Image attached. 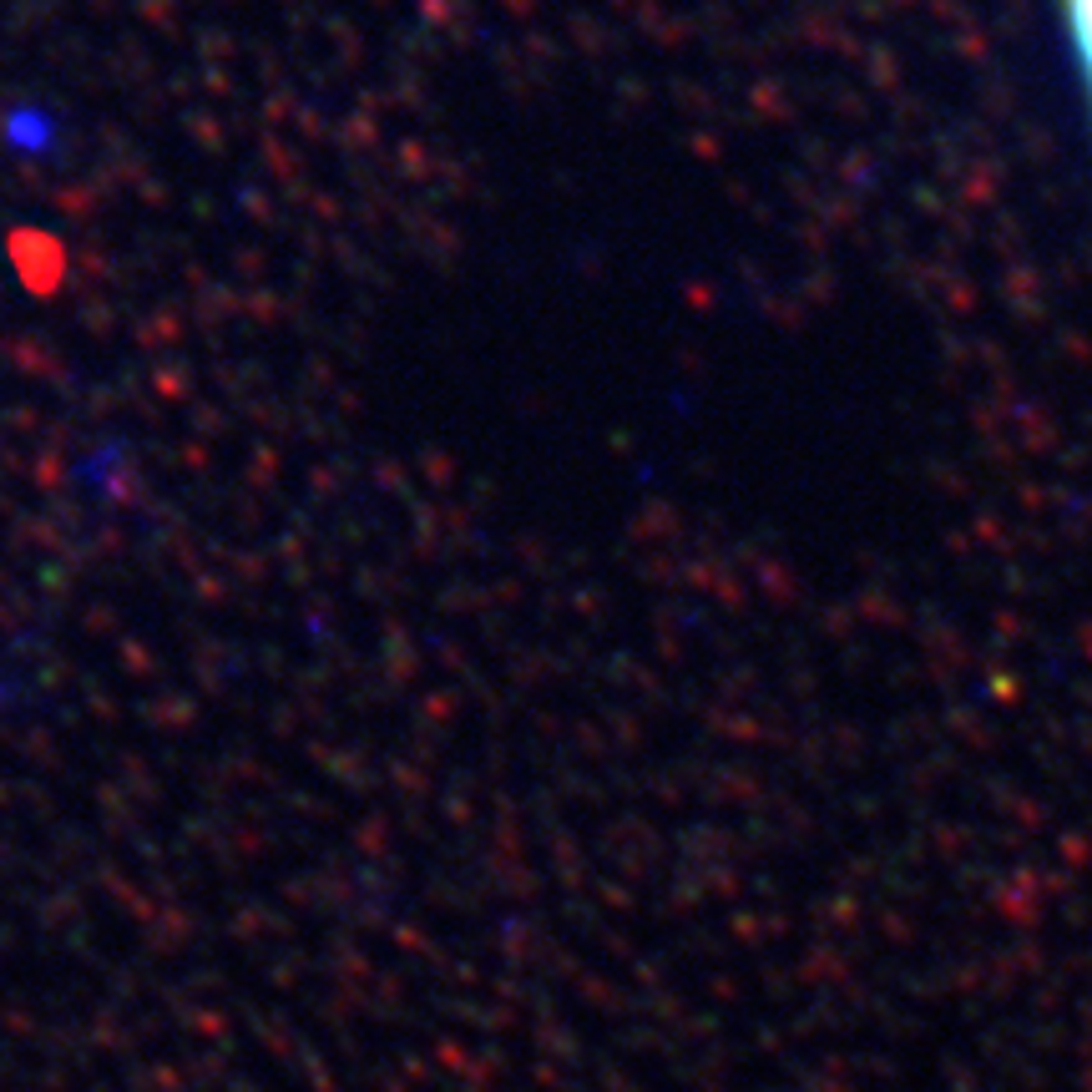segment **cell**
I'll list each match as a JSON object with an SVG mask.
<instances>
[{"instance_id":"obj_1","label":"cell","mask_w":1092,"mask_h":1092,"mask_svg":"<svg viewBox=\"0 0 1092 1092\" xmlns=\"http://www.w3.org/2000/svg\"><path fill=\"white\" fill-rule=\"evenodd\" d=\"M1067 26H1072V46L1082 56L1087 87H1092V0H1067Z\"/></svg>"}]
</instances>
